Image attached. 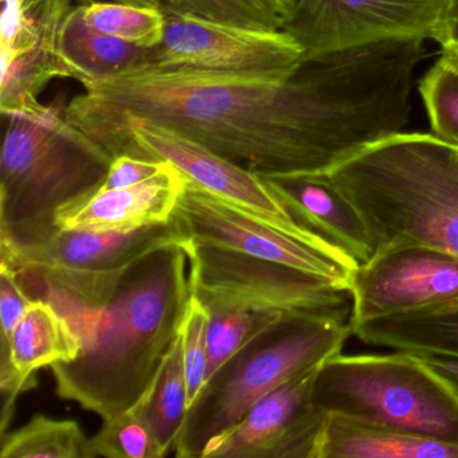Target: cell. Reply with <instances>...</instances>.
<instances>
[{"mask_svg": "<svg viewBox=\"0 0 458 458\" xmlns=\"http://www.w3.org/2000/svg\"><path fill=\"white\" fill-rule=\"evenodd\" d=\"M294 72L273 76L146 63L82 82L84 92L66 104L64 116L95 147L116 125L140 119L259 175L321 174L300 127Z\"/></svg>", "mask_w": 458, "mask_h": 458, "instance_id": "cell-1", "label": "cell"}, {"mask_svg": "<svg viewBox=\"0 0 458 458\" xmlns=\"http://www.w3.org/2000/svg\"><path fill=\"white\" fill-rule=\"evenodd\" d=\"M191 296L182 243L136 261L100 307L52 304L81 340L74 360L53 364L55 393L101 418L139 403L181 334Z\"/></svg>", "mask_w": 458, "mask_h": 458, "instance_id": "cell-2", "label": "cell"}, {"mask_svg": "<svg viewBox=\"0 0 458 458\" xmlns=\"http://www.w3.org/2000/svg\"><path fill=\"white\" fill-rule=\"evenodd\" d=\"M326 175L360 216L374 256L402 246L458 254V148L446 141L395 133Z\"/></svg>", "mask_w": 458, "mask_h": 458, "instance_id": "cell-3", "label": "cell"}, {"mask_svg": "<svg viewBox=\"0 0 458 458\" xmlns=\"http://www.w3.org/2000/svg\"><path fill=\"white\" fill-rule=\"evenodd\" d=\"M65 106L7 116L0 157V237L31 240L55 229L58 208L89 194L112 160L66 123Z\"/></svg>", "mask_w": 458, "mask_h": 458, "instance_id": "cell-4", "label": "cell"}, {"mask_svg": "<svg viewBox=\"0 0 458 458\" xmlns=\"http://www.w3.org/2000/svg\"><path fill=\"white\" fill-rule=\"evenodd\" d=\"M351 335V315H288L254 336L206 382L187 411L176 457L200 458L211 438L284 383L340 353Z\"/></svg>", "mask_w": 458, "mask_h": 458, "instance_id": "cell-5", "label": "cell"}, {"mask_svg": "<svg viewBox=\"0 0 458 458\" xmlns=\"http://www.w3.org/2000/svg\"><path fill=\"white\" fill-rule=\"evenodd\" d=\"M312 402L329 417L458 442V386L415 353H337L318 367Z\"/></svg>", "mask_w": 458, "mask_h": 458, "instance_id": "cell-6", "label": "cell"}, {"mask_svg": "<svg viewBox=\"0 0 458 458\" xmlns=\"http://www.w3.org/2000/svg\"><path fill=\"white\" fill-rule=\"evenodd\" d=\"M170 243H186L173 218L130 232L55 227L31 240L0 237V264L15 270L31 300L95 308L112 296L136 261Z\"/></svg>", "mask_w": 458, "mask_h": 458, "instance_id": "cell-7", "label": "cell"}, {"mask_svg": "<svg viewBox=\"0 0 458 458\" xmlns=\"http://www.w3.org/2000/svg\"><path fill=\"white\" fill-rule=\"evenodd\" d=\"M98 148L112 162L123 155H130L141 159L171 163L187 181L219 199L248 211L292 237L347 257L302 227L270 191L264 176L168 128L146 120L128 119L106 133L98 141Z\"/></svg>", "mask_w": 458, "mask_h": 458, "instance_id": "cell-8", "label": "cell"}, {"mask_svg": "<svg viewBox=\"0 0 458 458\" xmlns=\"http://www.w3.org/2000/svg\"><path fill=\"white\" fill-rule=\"evenodd\" d=\"M191 292L205 307L229 305L288 315H351L350 291L327 278L245 254L184 243Z\"/></svg>", "mask_w": 458, "mask_h": 458, "instance_id": "cell-9", "label": "cell"}, {"mask_svg": "<svg viewBox=\"0 0 458 458\" xmlns=\"http://www.w3.org/2000/svg\"><path fill=\"white\" fill-rule=\"evenodd\" d=\"M173 221L186 242L277 262L327 278L348 291L359 267L352 259L292 237L189 181Z\"/></svg>", "mask_w": 458, "mask_h": 458, "instance_id": "cell-10", "label": "cell"}, {"mask_svg": "<svg viewBox=\"0 0 458 458\" xmlns=\"http://www.w3.org/2000/svg\"><path fill=\"white\" fill-rule=\"evenodd\" d=\"M445 0H296L284 31L304 58L398 38L433 37Z\"/></svg>", "mask_w": 458, "mask_h": 458, "instance_id": "cell-11", "label": "cell"}, {"mask_svg": "<svg viewBox=\"0 0 458 458\" xmlns=\"http://www.w3.org/2000/svg\"><path fill=\"white\" fill-rule=\"evenodd\" d=\"M165 15V38L147 61L154 65L289 76L304 60L301 47L284 30Z\"/></svg>", "mask_w": 458, "mask_h": 458, "instance_id": "cell-12", "label": "cell"}, {"mask_svg": "<svg viewBox=\"0 0 458 458\" xmlns=\"http://www.w3.org/2000/svg\"><path fill=\"white\" fill-rule=\"evenodd\" d=\"M350 293L351 324L458 304V254L426 246L380 251L358 267Z\"/></svg>", "mask_w": 458, "mask_h": 458, "instance_id": "cell-13", "label": "cell"}, {"mask_svg": "<svg viewBox=\"0 0 458 458\" xmlns=\"http://www.w3.org/2000/svg\"><path fill=\"white\" fill-rule=\"evenodd\" d=\"M318 367L259 399L242 420L211 438L200 458H316L328 418L312 402Z\"/></svg>", "mask_w": 458, "mask_h": 458, "instance_id": "cell-14", "label": "cell"}, {"mask_svg": "<svg viewBox=\"0 0 458 458\" xmlns=\"http://www.w3.org/2000/svg\"><path fill=\"white\" fill-rule=\"evenodd\" d=\"M187 179L168 165L148 181L123 189L106 190L58 208L55 226L85 232H130L173 218Z\"/></svg>", "mask_w": 458, "mask_h": 458, "instance_id": "cell-15", "label": "cell"}, {"mask_svg": "<svg viewBox=\"0 0 458 458\" xmlns=\"http://www.w3.org/2000/svg\"><path fill=\"white\" fill-rule=\"evenodd\" d=\"M80 351L81 340L69 321L49 302L34 300L12 337L0 345V388L4 401L2 420H12L21 394L37 387L38 369L74 360Z\"/></svg>", "mask_w": 458, "mask_h": 458, "instance_id": "cell-16", "label": "cell"}, {"mask_svg": "<svg viewBox=\"0 0 458 458\" xmlns=\"http://www.w3.org/2000/svg\"><path fill=\"white\" fill-rule=\"evenodd\" d=\"M264 179L302 227L350 257L359 267L374 257V243L366 225L326 173Z\"/></svg>", "mask_w": 458, "mask_h": 458, "instance_id": "cell-17", "label": "cell"}, {"mask_svg": "<svg viewBox=\"0 0 458 458\" xmlns=\"http://www.w3.org/2000/svg\"><path fill=\"white\" fill-rule=\"evenodd\" d=\"M316 458H458V442L327 418Z\"/></svg>", "mask_w": 458, "mask_h": 458, "instance_id": "cell-18", "label": "cell"}, {"mask_svg": "<svg viewBox=\"0 0 458 458\" xmlns=\"http://www.w3.org/2000/svg\"><path fill=\"white\" fill-rule=\"evenodd\" d=\"M58 49L71 79L80 84L116 76L143 65L149 60L152 50L96 30L85 22L82 4L72 9L64 20Z\"/></svg>", "mask_w": 458, "mask_h": 458, "instance_id": "cell-19", "label": "cell"}, {"mask_svg": "<svg viewBox=\"0 0 458 458\" xmlns=\"http://www.w3.org/2000/svg\"><path fill=\"white\" fill-rule=\"evenodd\" d=\"M352 331L366 344L458 358V304L361 321L352 324Z\"/></svg>", "mask_w": 458, "mask_h": 458, "instance_id": "cell-20", "label": "cell"}, {"mask_svg": "<svg viewBox=\"0 0 458 458\" xmlns=\"http://www.w3.org/2000/svg\"><path fill=\"white\" fill-rule=\"evenodd\" d=\"M136 407L146 418L165 457L175 447L189 411L181 334Z\"/></svg>", "mask_w": 458, "mask_h": 458, "instance_id": "cell-21", "label": "cell"}, {"mask_svg": "<svg viewBox=\"0 0 458 458\" xmlns=\"http://www.w3.org/2000/svg\"><path fill=\"white\" fill-rule=\"evenodd\" d=\"M73 2V0H72ZM80 4L96 0H77ZM119 4L151 7L163 14L194 15L216 22L264 30H284L293 15L296 0H114Z\"/></svg>", "mask_w": 458, "mask_h": 458, "instance_id": "cell-22", "label": "cell"}, {"mask_svg": "<svg viewBox=\"0 0 458 458\" xmlns=\"http://www.w3.org/2000/svg\"><path fill=\"white\" fill-rule=\"evenodd\" d=\"M88 438L79 422L36 415L2 436V458H85Z\"/></svg>", "mask_w": 458, "mask_h": 458, "instance_id": "cell-23", "label": "cell"}, {"mask_svg": "<svg viewBox=\"0 0 458 458\" xmlns=\"http://www.w3.org/2000/svg\"><path fill=\"white\" fill-rule=\"evenodd\" d=\"M208 329V380L254 336L288 313L211 305ZM206 380V382H208Z\"/></svg>", "mask_w": 458, "mask_h": 458, "instance_id": "cell-24", "label": "cell"}, {"mask_svg": "<svg viewBox=\"0 0 458 458\" xmlns=\"http://www.w3.org/2000/svg\"><path fill=\"white\" fill-rule=\"evenodd\" d=\"M82 14L96 30L135 47L155 49L165 38V15L151 7L96 0L82 4Z\"/></svg>", "mask_w": 458, "mask_h": 458, "instance_id": "cell-25", "label": "cell"}, {"mask_svg": "<svg viewBox=\"0 0 458 458\" xmlns=\"http://www.w3.org/2000/svg\"><path fill=\"white\" fill-rule=\"evenodd\" d=\"M162 458L159 445L138 407L104 418L100 430L88 438L85 458Z\"/></svg>", "mask_w": 458, "mask_h": 458, "instance_id": "cell-26", "label": "cell"}, {"mask_svg": "<svg viewBox=\"0 0 458 458\" xmlns=\"http://www.w3.org/2000/svg\"><path fill=\"white\" fill-rule=\"evenodd\" d=\"M434 136L458 148V68L439 58L420 85Z\"/></svg>", "mask_w": 458, "mask_h": 458, "instance_id": "cell-27", "label": "cell"}, {"mask_svg": "<svg viewBox=\"0 0 458 458\" xmlns=\"http://www.w3.org/2000/svg\"><path fill=\"white\" fill-rule=\"evenodd\" d=\"M210 313L191 292L181 326L182 353L187 383V406H192L208 380V329Z\"/></svg>", "mask_w": 458, "mask_h": 458, "instance_id": "cell-28", "label": "cell"}, {"mask_svg": "<svg viewBox=\"0 0 458 458\" xmlns=\"http://www.w3.org/2000/svg\"><path fill=\"white\" fill-rule=\"evenodd\" d=\"M34 300L30 299L18 280L17 273L6 264H0V327L2 342L12 337L15 327Z\"/></svg>", "mask_w": 458, "mask_h": 458, "instance_id": "cell-29", "label": "cell"}, {"mask_svg": "<svg viewBox=\"0 0 458 458\" xmlns=\"http://www.w3.org/2000/svg\"><path fill=\"white\" fill-rule=\"evenodd\" d=\"M168 165L170 163L162 162V160L141 159V157L123 155L114 159L106 179L88 195L106 191V190L123 189V187H130L148 181L159 175L168 167Z\"/></svg>", "mask_w": 458, "mask_h": 458, "instance_id": "cell-30", "label": "cell"}, {"mask_svg": "<svg viewBox=\"0 0 458 458\" xmlns=\"http://www.w3.org/2000/svg\"><path fill=\"white\" fill-rule=\"evenodd\" d=\"M431 39L438 42L442 49L458 47V0H445L441 18Z\"/></svg>", "mask_w": 458, "mask_h": 458, "instance_id": "cell-31", "label": "cell"}, {"mask_svg": "<svg viewBox=\"0 0 458 458\" xmlns=\"http://www.w3.org/2000/svg\"><path fill=\"white\" fill-rule=\"evenodd\" d=\"M417 355V353H415ZM423 360L428 361L434 369L452 380L458 386V358L442 355H420Z\"/></svg>", "mask_w": 458, "mask_h": 458, "instance_id": "cell-32", "label": "cell"}, {"mask_svg": "<svg viewBox=\"0 0 458 458\" xmlns=\"http://www.w3.org/2000/svg\"><path fill=\"white\" fill-rule=\"evenodd\" d=\"M442 57L458 68V47H446V49H442Z\"/></svg>", "mask_w": 458, "mask_h": 458, "instance_id": "cell-33", "label": "cell"}]
</instances>
